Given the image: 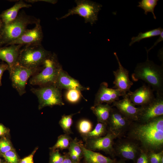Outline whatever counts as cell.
Returning <instances> with one entry per match:
<instances>
[{"mask_svg": "<svg viewBox=\"0 0 163 163\" xmlns=\"http://www.w3.org/2000/svg\"><path fill=\"white\" fill-rule=\"evenodd\" d=\"M77 128L79 133L82 136L88 133L92 130L93 124L89 120L83 119L78 122Z\"/></svg>", "mask_w": 163, "mask_h": 163, "instance_id": "29", "label": "cell"}, {"mask_svg": "<svg viewBox=\"0 0 163 163\" xmlns=\"http://www.w3.org/2000/svg\"><path fill=\"white\" fill-rule=\"evenodd\" d=\"M82 142L75 138L71 140L68 148V154L72 160L75 163H80L83 158Z\"/></svg>", "mask_w": 163, "mask_h": 163, "instance_id": "23", "label": "cell"}, {"mask_svg": "<svg viewBox=\"0 0 163 163\" xmlns=\"http://www.w3.org/2000/svg\"><path fill=\"white\" fill-rule=\"evenodd\" d=\"M62 68L56 55L51 54L44 62L41 69L30 78L29 83L40 87L55 85Z\"/></svg>", "mask_w": 163, "mask_h": 163, "instance_id": "4", "label": "cell"}, {"mask_svg": "<svg viewBox=\"0 0 163 163\" xmlns=\"http://www.w3.org/2000/svg\"><path fill=\"white\" fill-rule=\"evenodd\" d=\"M21 45L12 44L0 49V59L6 62L10 73L18 63V60Z\"/></svg>", "mask_w": 163, "mask_h": 163, "instance_id": "19", "label": "cell"}, {"mask_svg": "<svg viewBox=\"0 0 163 163\" xmlns=\"http://www.w3.org/2000/svg\"><path fill=\"white\" fill-rule=\"evenodd\" d=\"M1 159L0 158V163H1Z\"/></svg>", "mask_w": 163, "mask_h": 163, "instance_id": "44", "label": "cell"}, {"mask_svg": "<svg viewBox=\"0 0 163 163\" xmlns=\"http://www.w3.org/2000/svg\"><path fill=\"white\" fill-rule=\"evenodd\" d=\"M132 122L116 108H112L107 123L108 130L112 133L116 139L123 137Z\"/></svg>", "mask_w": 163, "mask_h": 163, "instance_id": "10", "label": "cell"}, {"mask_svg": "<svg viewBox=\"0 0 163 163\" xmlns=\"http://www.w3.org/2000/svg\"><path fill=\"white\" fill-rule=\"evenodd\" d=\"M62 163H75L69 157L68 153L64 154V158Z\"/></svg>", "mask_w": 163, "mask_h": 163, "instance_id": "39", "label": "cell"}, {"mask_svg": "<svg viewBox=\"0 0 163 163\" xmlns=\"http://www.w3.org/2000/svg\"><path fill=\"white\" fill-rule=\"evenodd\" d=\"M82 149L85 163H114L117 161L115 158L112 159L99 152L88 149L83 145Z\"/></svg>", "mask_w": 163, "mask_h": 163, "instance_id": "20", "label": "cell"}, {"mask_svg": "<svg viewBox=\"0 0 163 163\" xmlns=\"http://www.w3.org/2000/svg\"><path fill=\"white\" fill-rule=\"evenodd\" d=\"M163 40V31H162L159 35V38L154 43L153 45L148 50L146 49V50L148 54V53L152 49H153L155 46H156L157 44L161 42Z\"/></svg>", "mask_w": 163, "mask_h": 163, "instance_id": "38", "label": "cell"}, {"mask_svg": "<svg viewBox=\"0 0 163 163\" xmlns=\"http://www.w3.org/2000/svg\"><path fill=\"white\" fill-rule=\"evenodd\" d=\"M2 154L4 158L9 163H18L17 155L13 150L9 151Z\"/></svg>", "mask_w": 163, "mask_h": 163, "instance_id": "33", "label": "cell"}, {"mask_svg": "<svg viewBox=\"0 0 163 163\" xmlns=\"http://www.w3.org/2000/svg\"><path fill=\"white\" fill-rule=\"evenodd\" d=\"M7 70H8L7 64L4 63L0 64V86L2 85V77L4 72Z\"/></svg>", "mask_w": 163, "mask_h": 163, "instance_id": "37", "label": "cell"}, {"mask_svg": "<svg viewBox=\"0 0 163 163\" xmlns=\"http://www.w3.org/2000/svg\"><path fill=\"white\" fill-rule=\"evenodd\" d=\"M112 108L110 104H102L92 106L91 109L96 117L98 122L107 123Z\"/></svg>", "mask_w": 163, "mask_h": 163, "instance_id": "22", "label": "cell"}, {"mask_svg": "<svg viewBox=\"0 0 163 163\" xmlns=\"http://www.w3.org/2000/svg\"><path fill=\"white\" fill-rule=\"evenodd\" d=\"M76 6L69 9L63 16L57 18V20L66 18L71 15L77 14L84 19L85 23H90L91 26L98 20V15L102 5L96 2L87 0H75Z\"/></svg>", "mask_w": 163, "mask_h": 163, "instance_id": "6", "label": "cell"}, {"mask_svg": "<svg viewBox=\"0 0 163 163\" xmlns=\"http://www.w3.org/2000/svg\"><path fill=\"white\" fill-rule=\"evenodd\" d=\"M116 136L108 130L104 136L99 138L85 140L84 146L87 149L93 151H101L114 158L116 156L113 148Z\"/></svg>", "mask_w": 163, "mask_h": 163, "instance_id": "11", "label": "cell"}, {"mask_svg": "<svg viewBox=\"0 0 163 163\" xmlns=\"http://www.w3.org/2000/svg\"><path fill=\"white\" fill-rule=\"evenodd\" d=\"M159 163H163V155L161 157Z\"/></svg>", "mask_w": 163, "mask_h": 163, "instance_id": "43", "label": "cell"}, {"mask_svg": "<svg viewBox=\"0 0 163 163\" xmlns=\"http://www.w3.org/2000/svg\"><path fill=\"white\" fill-rule=\"evenodd\" d=\"M1 18L0 16V32L1 31V28L2 27V20H1Z\"/></svg>", "mask_w": 163, "mask_h": 163, "instance_id": "42", "label": "cell"}, {"mask_svg": "<svg viewBox=\"0 0 163 163\" xmlns=\"http://www.w3.org/2000/svg\"><path fill=\"white\" fill-rule=\"evenodd\" d=\"M118 64V68L113 71L114 76L113 88L119 90L122 93L123 97L130 91V89L133 85V83L129 78V71L122 65L116 52L113 53Z\"/></svg>", "mask_w": 163, "mask_h": 163, "instance_id": "13", "label": "cell"}, {"mask_svg": "<svg viewBox=\"0 0 163 163\" xmlns=\"http://www.w3.org/2000/svg\"><path fill=\"white\" fill-rule=\"evenodd\" d=\"M158 1V0H142L138 2L137 7L143 9L146 15L149 12H151L154 19H155L156 18L154 13V9Z\"/></svg>", "mask_w": 163, "mask_h": 163, "instance_id": "27", "label": "cell"}, {"mask_svg": "<svg viewBox=\"0 0 163 163\" xmlns=\"http://www.w3.org/2000/svg\"><path fill=\"white\" fill-rule=\"evenodd\" d=\"M138 121L145 123L163 116V95L156 94L154 100L149 104L139 107Z\"/></svg>", "mask_w": 163, "mask_h": 163, "instance_id": "12", "label": "cell"}, {"mask_svg": "<svg viewBox=\"0 0 163 163\" xmlns=\"http://www.w3.org/2000/svg\"><path fill=\"white\" fill-rule=\"evenodd\" d=\"M37 149H36L30 155L22 159L20 163H34V155Z\"/></svg>", "mask_w": 163, "mask_h": 163, "instance_id": "36", "label": "cell"}, {"mask_svg": "<svg viewBox=\"0 0 163 163\" xmlns=\"http://www.w3.org/2000/svg\"><path fill=\"white\" fill-rule=\"evenodd\" d=\"M123 137L135 141L147 153L163 150V116L145 123L133 121Z\"/></svg>", "mask_w": 163, "mask_h": 163, "instance_id": "1", "label": "cell"}, {"mask_svg": "<svg viewBox=\"0 0 163 163\" xmlns=\"http://www.w3.org/2000/svg\"><path fill=\"white\" fill-rule=\"evenodd\" d=\"M8 130L3 125L0 124V136H3L7 134Z\"/></svg>", "mask_w": 163, "mask_h": 163, "instance_id": "40", "label": "cell"}, {"mask_svg": "<svg viewBox=\"0 0 163 163\" xmlns=\"http://www.w3.org/2000/svg\"><path fill=\"white\" fill-rule=\"evenodd\" d=\"M125 160L120 159L118 161H116L114 163H126Z\"/></svg>", "mask_w": 163, "mask_h": 163, "instance_id": "41", "label": "cell"}, {"mask_svg": "<svg viewBox=\"0 0 163 163\" xmlns=\"http://www.w3.org/2000/svg\"><path fill=\"white\" fill-rule=\"evenodd\" d=\"M163 31V29L161 27L147 31L145 32H140L136 37H133L131 39L129 45L131 46L134 43L139 42L142 39L152 37H153L159 36Z\"/></svg>", "mask_w": 163, "mask_h": 163, "instance_id": "25", "label": "cell"}, {"mask_svg": "<svg viewBox=\"0 0 163 163\" xmlns=\"http://www.w3.org/2000/svg\"><path fill=\"white\" fill-rule=\"evenodd\" d=\"M32 5L20 1L16 2L11 8L6 10L1 14V18L4 25L15 19L18 14L20 10L23 8H29Z\"/></svg>", "mask_w": 163, "mask_h": 163, "instance_id": "21", "label": "cell"}, {"mask_svg": "<svg viewBox=\"0 0 163 163\" xmlns=\"http://www.w3.org/2000/svg\"><path fill=\"white\" fill-rule=\"evenodd\" d=\"M134 163H149L147 153L141 149Z\"/></svg>", "mask_w": 163, "mask_h": 163, "instance_id": "35", "label": "cell"}, {"mask_svg": "<svg viewBox=\"0 0 163 163\" xmlns=\"http://www.w3.org/2000/svg\"><path fill=\"white\" fill-rule=\"evenodd\" d=\"M81 91L76 89L67 90L65 94L66 100L72 104H75L78 102L82 96Z\"/></svg>", "mask_w": 163, "mask_h": 163, "instance_id": "30", "label": "cell"}, {"mask_svg": "<svg viewBox=\"0 0 163 163\" xmlns=\"http://www.w3.org/2000/svg\"><path fill=\"white\" fill-rule=\"evenodd\" d=\"M64 155H62L59 150H52L50 154L49 163H62Z\"/></svg>", "mask_w": 163, "mask_h": 163, "instance_id": "31", "label": "cell"}, {"mask_svg": "<svg viewBox=\"0 0 163 163\" xmlns=\"http://www.w3.org/2000/svg\"><path fill=\"white\" fill-rule=\"evenodd\" d=\"M120 96H123V95L119 90L109 88L107 83L103 82L100 84L95 95L94 106L103 103L110 105L114 102L119 100Z\"/></svg>", "mask_w": 163, "mask_h": 163, "instance_id": "16", "label": "cell"}, {"mask_svg": "<svg viewBox=\"0 0 163 163\" xmlns=\"http://www.w3.org/2000/svg\"><path fill=\"white\" fill-rule=\"evenodd\" d=\"M72 139L69 135L66 134L61 135L58 137L56 143L51 148V149L54 150L68 149Z\"/></svg>", "mask_w": 163, "mask_h": 163, "instance_id": "26", "label": "cell"}, {"mask_svg": "<svg viewBox=\"0 0 163 163\" xmlns=\"http://www.w3.org/2000/svg\"><path fill=\"white\" fill-rule=\"evenodd\" d=\"M55 85L61 90L76 89L81 91L89 89V87L82 85L78 81L70 76L62 68L59 72Z\"/></svg>", "mask_w": 163, "mask_h": 163, "instance_id": "18", "label": "cell"}, {"mask_svg": "<svg viewBox=\"0 0 163 163\" xmlns=\"http://www.w3.org/2000/svg\"><path fill=\"white\" fill-rule=\"evenodd\" d=\"M43 34L40 21L35 24L34 28L27 29L18 38L7 45L19 44L29 46L41 44Z\"/></svg>", "mask_w": 163, "mask_h": 163, "instance_id": "14", "label": "cell"}, {"mask_svg": "<svg viewBox=\"0 0 163 163\" xmlns=\"http://www.w3.org/2000/svg\"><path fill=\"white\" fill-rule=\"evenodd\" d=\"M72 114L68 115H63L59 121V124L65 134L70 135L72 133L71 127L73 123V116L77 113Z\"/></svg>", "mask_w": 163, "mask_h": 163, "instance_id": "28", "label": "cell"}, {"mask_svg": "<svg viewBox=\"0 0 163 163\" xmlns=\"http://www.w3.org/2000/svg\"><path fill=\"white\" fill-rule=\"evenodd\" d=\"M149 163H159L161 157L163 155V150L159 152L147 153Z\"/></svg>", "mask_w": 163, "mask_h": 163, "instance_id": "32", "label": "cell"}, {"mask_svg": "<svg viewBox=\"0 0 163 163\" xmlns=\"http://www.w3.org/2000/svg\"><path fill=\"white\" fill-rule=\"evenodd\" d=\"M12 147L9 141L4 138L0 140V152L3 154L12 150Z\"/></svg>", "mask_w": 163, "mask_h": 163, "instance_id": "34", "label": "cell"}, {"mask_svg": "<svg viewBox=\"0 0 163 163\" xmlns=\"http://www.w3.org/2000/svg\"><path fill=\"white\" fill-rule=\"evenodd\" d=\"M40 20L27 14L24 12L18 13L16 18L4 25L0 35V45L7 44L18 38L27 29L28 25L36 24Z\"/></svg>", "mask_w": 163, "mask_h": 163, "instance_id": "3", "label": "cell"}, {"mask_svg": "<svg viewBox=\"0 0 163 163\" xmlns=\"http://www.w3.org/2000/svg\"><path fill=\"white\" fill-rule=\"evenodd\" d=\"M107 123L98 122L93 130L82 136L85 141L88 139L97 138L104 136L107 134Z\"/></svg>", "mask_w": 163, "mask_h": 163, "instance_id": "24", "label": "cell"}, {"mask_svg": "<svg viewBox=\"0 0 163 163\" xmlns=\"http://www.w3.org/2000/svg\"><path fill=\"white\" fill-rule=\"evenodd\" d=\"M153 92L150 86L144 84L134 91L128 92L127 94L135 106L142 107L150 103L155 99Z\"/></svg>", "mask_w": 163, "mask_h": 163, "instance_id": "15", "label": "cell"}, {"mask_svg": "<svg viewBox=\"0 0 163 163\" xmlns=\"http://www.w3.org/2000/svg\"><path fill=\"white\" fill-rule=\"evenodd\" d=\"M134 82L139 80L147 83L156 94L163 95V68L149 60L137 64L131 75Z\"/></svg>", "mask_w": 163, "mask_h": 163, "instance_id": "2", "label": "cell"}, {"mask_svg": "<svg viewBox=\"0 0 163 163\" xmlns=\"http://www.w3.org/2000/svg\"><path fill=\"white\" fill-rule=\"evenodd\" d=\"M117 139L113 144L116 156L125 161L131 160L134 162L141 150L138 144L129 138L123 137Z\"/></svg>", "mask_w": 163, "mask_h": 163, "instance_id": "9", "label": "cell"}, {"mask_svg": "<svg viewBox=\"0 0 163 163\" xmlns=\"http://www.w3.org/2000/svg\"><path fill=\"white\" fill-rule=\"evenodd\" d=\"M61 90L53 85L32 88L30 90L38 98L39 109L47 106L64 105Z\"/></svg>", "mask_w": 163, "mask_h": 163, "instance_id": "7", "label": "cell"}, {"mask_svg": "<svg viewBox=\"0 0 163 163\" xmlns=\"http://www.w3.org/2000/svg\"><path fill=\"white\" fill-rule=\"evenodd\" d=\"M41 67L31 69L22 66L18 63L9 73L13 87L20 96L26 93L27 82L30 77L39 72Z\"/></svg>", "mask_w": 163, "mask_h": 163, "instance_id": "8", "label": "cell"}, {"mask_svg": "<svg viewBox=\"0 0 163 163\" xmlns=\"http://www.w3.org/2000/svg\"><path fill=\"white\" fill-rule=\"evenodd\" d=\"M51 54L50 52L45 50L41 44L25 46L20 50L18 63L28 68H40Z\"/></svg>", "mask_w": 163, "mask_h": 163, "instance_id": "5", "label": "cell"}, {"mask_svg": "<svg viewBox=\"0 0 163 163\" xmlns=\"http://www.w3.org/2000/svg\"><path fill=\"white\" fill-rule=\"evenodd\" d=\"M123 99L114 102L115 106L123 114L132 121H137L139 107H137L130 101L127 94Z\"/></svg>", "mask_w": 163, "mask_h": 163, "instance_id": "17", "label": "cell"}]
</instances>
